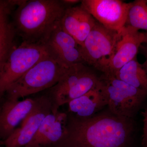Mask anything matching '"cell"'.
<instances>
[{
  "instance_id": "cell-1",
  "label": "cell",
  "mask_w": 147,
  "mask_h": 147,
  "mask_svg": "<svg viewBox=\"0 0 147 147\" xmlns=\"http://www.w3.org/2000/svg\"><path fill=\"white\" fill-rule=\"evenodd\" d=\"M132 119L108 112L81 118L67 113L63 134L54 147H129Z\"/></svg>"
},
{
  "instance_id": "cell-2",
  "label": "cell",
  "mask_w": 147,
  "mask_h": 147,
  "mask_svg": "<svg viewBox=\"0 0 147 147\" xmlns=\"http://www.w3.org/2000/svg\"><path fill=\"white\" fill-rule=\"evenodd\" d=\"M67 6L59 0H30L18 6L13 24L23 42L40 43L60 21Z\"/></svg>"
},
{
  "instance_id": "cell-3",
  "label": "cell",
  "mask_w": 147,
  "mask_h": 147,
  "mask_svg": "<svg viewBox=\"0 0 147 147\" xmlns=\"http://www.w3.org/2000/svg\"><path fill=\"white\" fill-rule=\"evenodd\" d=\"M65 68L47 55L12 84L3 97L18 100L49 89L57 84Z\"/></svg>"
},
{
  "instance_id": "cell-4",
  "label": "cell",
  "mask_w": 147,
  "mask_h": 147,
  "mask_svg": "<svg viewBox=\"0 0 147 147\" xmlns=\"http://www.w3.org/2000/svg\"><path fill=\"white\" fill-rule=\"evenodd\" d=\"M48 55L41 43L23 42L14 47L0 71V99L12 84Z\"/></svg>"
},
{
  "instance_id": "cell-5",
  "label": "cell",
  "mask_w": 147,
  "mask_h": 147,
  "mask_svg": "<svg viewBox=\"0 0 147 147\" xmlns=\"http://www.w3.org/2000/svg\"><path fill=\"white\" fill-rule=\"evenodd\" d=\"M109 110L117 115L132 119L147 96V93L115 76L103 74L100 77Z\"/></svg>"
},
{
  "instance_id": "cell-6",
  "label": "cell",
  "mask_w": 147,
  "mask_h": 147,
  "mask_svg": "<svg viewBox=\"0 0 147 147\" xmlns=\"http://www.w3.org/2000/svg\"><path fill=\"white\" fill-rule=\"evenodd\" d=\"M119 31L107 28L96 21L81 46L84 63L104 73L113 58Z\"/></svg>"
},
{
  "instance_id": "cell-7",
  "label": "cell",
  "mask_w": 147,
  "mask_h": 147,
  "mask_svg": "<svg viewBox=\"0 0 147 147\" xmlns=\"http://www.w3.org/2000/svg\"><path fill=\"white\" fill-rule=\"evenodd\" d=\"M60 21L55 24L40 43L48 55L65 68L76 64H85L81 46L73 37L64 30Z\"/></svg>"
},
{
  "instance_id": "cell-8",
  "label": "cell",
  "mask_w": 147,
  "mask_h": 147,
  "mask_svg": "<svg viewBox=\"0 0 147 147\" xmlns=\"http://www.w3.org/2000/svg\"><path fill=\"white\" fill-rule=\"evenodd\" d=\"M53 104L47 93L35 98L33 108L8 138L0 144L5 147H25L32 141L46 116L52 113Z\"/></svg>"
},
{
  "instance_id": "cell-9",
  "label": "cell",
  "mask_w": 147,
  "mask_h": 147,
  "mask_svg": "<svg viewBox=\"0 0 147 147\" xmlns=\"http://www.w3.org/2000/svg\"><path fill=\"white\" fill-rule=\"evenodd\" d=\"M81 5L105 28L119 31L125 26L130 3L120 0H83Z\"/></svg>"
},
{
  "instance_id": "cell-10",
  "label": "cell",
  "mask_w": 147,
  "mask_h": 147,
  "mask_svg": "<svg viewBox=\"0 0 147 147\" xmlns=\"http://www.w3.org/2000/svg\"><path fill=\"white\" fill-rule=\"evenodd\" d=\"M144 39V32L137 29L128 26L121 29L113 58L102 74L115 76L123 66L137 57Z\"/></svg>"
},
{
  "instance_id": "cell-11",
  "label": "cell",
  "mask_w": 147,
  "mask_h": 147,
  "mask_svg": "<svg viewBox=\"0 0 147 147\" xmlns=\"http://www.w3.org/2000/svg\"><path fill=\"white\" fill-rule=\"evenodd\" d=\"M0 103V144L11 135L33 108L35 98L23 100L4 97Z\"/></svg>"
},
{
  "instance_id": "cell-12",
  "label": "cell",
  "mask_w": 147,
  "mask_h": 147,
  "mask_svg": "<svg viewBox=\"0 0 147 147\" xmlns=\"http://www.w3.org/2000/svg\"><path fill=\"white\" fill-rule=\"evenodd\" d=\"M96 21L81 5L67 7L61 18V26L82 46Z\"/></svg>"
},
{
  "instance_id": "cell-13",
  "label": "cell",
  "mask_w": 147,
  "mask_h": 147,
  "mask_svg": "<svg viewBox=\"0 0 147 147\" xmlns=\"http://www.w3.org/2000/svg\"><path fill=\"white\" fill-rule=\"evenodd\" d=\"M67 104L69 113L79 117H90L97 114L108 105L107 96L100 79L99 84L95 88L71 100Z\"/></svg>"
},
{
  "instance_id": "cell-14",
  "label": "cell",
  "mask_w": 147,
  "mask_h": 147,
  "mask_svg": "<svg viewBox=\"0 0 147 147\" xmlns=\"http://www.w3.org/2000/svg\"><path fill=\"white\" fill-rule=\"evenodd\" d=\"M14 6L10 1L0 0V71L14 45L16 34L10 15Z\"/></svg>"
},
{
  "instance_id": "cell-15",
  "label": "cell",
  "mask_w": 147,
  "mask_h": 147,
  "mask_svg": "<svg viewBox=\"0 0 147 147\" xmlns=\"http://www.w3.org/2000/svg\"><path fill=\"white\" fill-rule=\"evenodd\" d=\"M98 77L94 71L90 69L82 76L77 84L58 98L53 104V114L59 111V108L61 105L68 104L74 99L82 96L88 92L96 87L100 82Z\"/></svg>"
},
{
  "instance_id": "cell-16",
  "label": "cell",
  "mask_w": 147,
  "mask_h": 147,
  "mask_svg": "<svg viewBox=\"0 0 147 147\" xmlns=\"http://www.w3.org/2000/svg\"><path fill=\"white\" fill-rule=\"evenodd\" d=\"M90 69L85 64H76L65 68L63 75L57 84L49 89L46 93L52 104L58 98L75 86L80 79Z\"/></svg>"
},
{
  "instance_id": "cell-17",
  "label": "cell",
  "mask_w": 147,
  "mask_h": 147,
  "mask_svg": "<svg viewBox=\"0 0 147 147\" xmlns=\"http://www.w3.org/2000/svg\"><path fill=\"white\" fill-rule=\"evenodd\" d=\"M114 76L147 93V72L137 57L125 65Z\"/></svg>"
},
{
  "instance_id": "cell-18",
  "label": "cell",
  "mask_w": 147,
  "mask_h": 147,
  "mask_svg": "<svg viewBox=\"0 0 147 147\" xmlns=\"http://www.w3.org/2000/svg\"><path fill=\"white\" fill-rule=\"evenodd\" d=\"M125 26L147 32V0L130 2Z\"/></svg>"
},
{
  "instance_id": "cell-19",
  "label": "cell",
  "mask_w": 147,
  "mask_h": 147,
  "mask_svg": "<svg viewBox=\"0 0 147 147\" xmlns=\"http://www.w3.org/2000/svg\"><path fill=\"white\" fill-rule=\"evenodd\" d=\"M67 113L59 111L57 117L42 139L31 147H54L61 139L64 131Z\"/></svg>"
},
{
  "instance_id": "cell-20",
  "label": "cell",
  "mask_w": 147,
  "mask_h": 147,
  "mask_svg": "<svg viewBox=\"0 0 147 147\" xmlns=\"http://www.w3.org/2000/svg\"><path fill=\"white\" fill-rule=\"evenodd\" d=\"M59 111L56 114L51 113L46 116V117L42 121L32 141L24 147H31L35 144L42 139V137L50 129V127L57 120Z\"/></svg>"
},
{
  "instance_id": "cell-21",
  "label": "cell",
  "mask_w": 147,
  "mask_h": 147,
  "mask_svg": "<svg viewBox=\"0 0 147 147\" xmlns=\"http://www.w3.org/2000/svg\"><path fill=\"white\" fill-rule=\"evenodd\" d=\"M144 116V127L142 136V144L144 147L147 146V109L143 113Z\"/></svg>"
},
{
  "instance_id": "cell-22",
  "label": "cell",
  "mask_w": 147,
  "mask_h": 147,
  "mask_svg": "<svg viewBox=\"0 0 147 147\" xmlns=\"http://www.w3.org/2000/svg\"><path fill=\"white\" fill-rule=\"evenodd\" d=\"M142 55L144 56L146 60L142 64V66L147 72V43H142L139 48Z\"/></svg>"
},
{
  "instance_id": "cell-23",
  "label": "cell",
  "mask_w": 147,
  "mask_h": 147,
  "mask_svg": "<svg viewBox=\"0 0 147 147\" xmlns=\"http://www.w3.org/2000/svg\"><path fill=\"white\" fill-rule=\"evenodd\" d=\"M63 3L65 5L68 7H72L73 5L76 4L77 3L81 2V1H78V0H63L62 1Z\"/></svg>"
},
{
  "instance_id": "cell-24",
  "label": "cell",
  "mask_w": 147,
  "mask_h": 147,
  "mask_svg": "<svg viewBox=\"0 0 147 147\" xmlns=\"http://www.w3.org/2000/svg\"><path fill=\"white\" fill-rule=\"evenodd\" d=\"M144 39L143 43H147V32H144Z\"/></svg>"
},
{
  "instance_id": "cell-25",
  "label": "cell",
  "mask_w": 147,
  "mask_h": 147,
  "mask_svg": "<svg viewBox=\"0 0 147 147\" xmlns=\"http://www.w3.org/2000/svg\"><path fill=\"white\" fill-rule=\"evenodd\" d=\"M146 147H147V146H146Z\"/></svg>"
}]
</instances>
